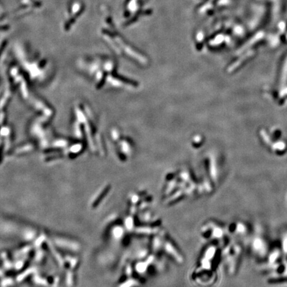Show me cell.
Masks as SVG:
<instances>
[{
    "mask_svg": "<svg viewBox=\"0 0 287 287\" xmlns=\"http://www.w3.org/2000/svg\"><path fill=\"white\" fill-rule=\"evenodd\" d=\"M228 233L233 235L236 238L242 239L247 237L251 233V229L248 225L242 221H235L229 225L227 228Z\"/></svg>",
    "mask_w": 287,
    "mask_h": 287,
    "instance_id": "6da1fadb",
    "label": "cell"
}]
</instances>
